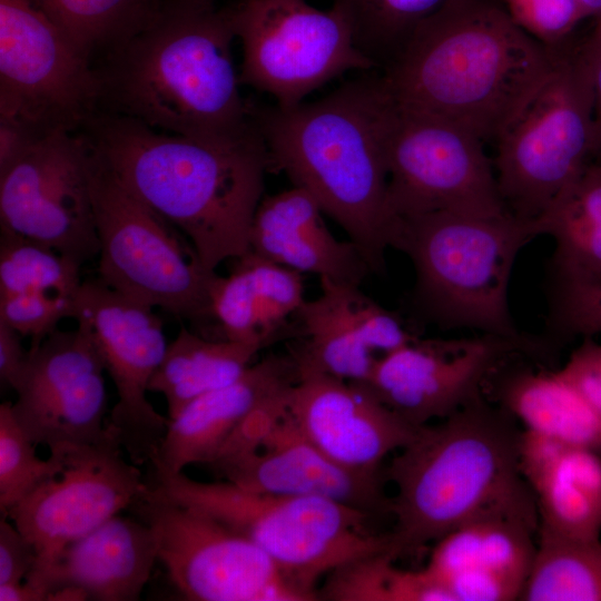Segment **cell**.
Instances as JSON below:
<instances>
[{"label":"cell","mask_w":601,"mask_h":601,"mask_svg":"<svg viewBox=\"0 0 601 601\" xmlns=\"http://www.w3.org/2000/svg\"><path fill=\"white\" fill-rule=\"evenodd\" d=\"M83 128L115 176L188 237L207 270L249 250L269 171L256 125L238 138L197 139L96 112Z\"/></svg>","instance_id":"6da1fadb"},{"label":"cell","mask_w":601,"mask_h":601,"mask_svg":"<svg viewBox=\"0 0 601 601\" xmlns=\"http://www.w3.org/2000/svg\"><path fill=\"white\" fill-rule=\"evenodd\" d=\"M392 107L382 73L364 71L318 100L256 106L269 171L311 194L364 255L385 267L397 220L388 203L386 131Z\"/></svg>","instance_id":"7a4b0ae2"},{"label":"cell","mask_w":601,"mask_h":601,"mask_svg":"<svg viewBox=\"0 0 601 601\" xmlns=\"http://www.w3.org/2000/svg\"><path fill=\"white\" fill-rule=\"evenodd\" d=\"M229 7L161 0L152 18L107 52L100 101L156 130L230 139L255 129L240 93Z\"/></svg>","instance_id":"3957f363"},{"label":"cell","mask_w":601,"mask_h":601,"mask_svg":"<svg viewBox=\"0 0 601 601\" xmlns=\"http://www.w3.org/2000/svg\"><path fill=\"white\" fill-rule=\"evenodd\" d=\"M521 431L502 406L481 395L434 425L418 426L384 472L395 486L388 533L395 559L489 518L539 528L532 491L519 462Z\"/></svg>","instance_id":"277c9868"},{"label":"cell","mask_w":601,"mask_h":601,"mask_svg":"<svg viewBox=\"0 0 601 601\" xmlns=\"http://www.w3.org/2000/svg\"><path fill=\"white\" fill-rule=\"evenodd\" d=\"M552 62L501 0H459L421 23L381 73L398 105L453 120L486 144L496 140Z\"/></svg>","instance_id":"5b68a950"},{"label":"cell","mask_w":601,"mask_h":601,"mask_svg":"<svg viewBox=\"0 0 601 601\" xmlns=\"http://www.w3.org/2000/svg\"><path fill=\"white\" fill-rule=\"evenodd\" d=\"M536 236L533 224L509 213L441 211L398 219L391 248L413 264L412 302L424 321L499 336L534 354L544 345L518 329L509 285L520 250Z\"/></svg>","instance_id":"8992f818"},{"label":"cell","mask_w":601,"mask_h":601,"mask_svg":"<svg viewBox=\"0 0 601 601\" xmlns=\"http://www.w3.org/2000/svg\"><path fill=\"white\" fill-rule=\"evenodd\" d=\"M150 486L252 541L313 600L326 573L362 556L391 553L390 535L367 529L371 514L324 497L255 492L228 481H196L183 472Z\"/></svg>","instance_id":"52a82bcc"},{"label":"cell","mask_w":601,"mask_h":601,"mask_svg":"<svg viewBox=\"0 0 601 601\" xmlns=\"http://www.w3.org/2000/svg\"><path fill=\"white\" fill-rule=\"evenodd\" d=\"M90 146L98 278L124 296L188 321L194 332L216 339L211 288L218 274L207 270L194 246L180 238L179 229L126 188L91 141Z\"/></svg>","instance_id":"ba28073f"},{"label":"cell","mask_w":601,"mask_h":601,"mask_svg":"<svg viewBox=\"0 0 601 601\" xmlns=\"http://www.w3.org/2000/svg\"><path fill=\"white\" fill-rule=\"evenodd\" d=\"M552 57L546 76L494 141L503 206L533 225L595 160L592 66L581 45Z\"/></svg>","instance_id":"9c48e42d"},{"label":"cell","mask_w":601,"mask_h":601,"mask_svg":"<svg viewBox=\"0 0 601 601\" xmlns=\"http://www.w3.org/2000/svg\"><path fill=\"white\" fill-rule=\"evenodd\" d=\"M243 48L240 82L283 107L348 71L376 70L356 48L346 18L306 0H237L229 4Z\"/></svg>","instance_id":"30bf717a"},{"label":"cell","mask_w":601,"mask_h":601,"mask_svg":"<svg viewBox=\"0 0 601 601\" xmlns=\"http://www.w3.org/2000/svg\"><path fill=\"white\" fill-rule=\"evenodd\" d=\"M100 96L90 58L32 0H0V118L41 138L76 131Z\"/></svg>","instance_id":"8fae6325"},{"label":"cell","mask_w":601,"mask_h":601,"mask_svg":"<svg viewBox=\"0 0 601 601\" xmlns=\"http://www.w3.org/2000/svg\"><path fill=\"white\" fill-rule=\"evenodd\" d=\"M484 145L469 128L392 98L386 164L395 219L441 211L508 213Z\"/></svg>","instance_id":"7c38bea8"},{"label":"cell","mask_w":601,"mask_h":601,"mask_svg":"<svg viewBox=\"0 0 601 601\" xmlns=\"http://www.w3.org/2000/svg\"><path fill=\"white\" fill-rule=\"evenodd\" d=\"M156 538L158 561L193 601H313L256 544L151 486L130 506Z\"/></svg>","instance_id":"4fadbf2b"},{"label":"cell","mask_w":601,"mask_h":601,"mask_svg":"<svg viewBox=\"0 0 601 601\" xmlns=\"http://www.w3.org/2000/svg\"><path fill=\"white\" fill-rule=\"evenodd\" d=\"M90 151L85 134L60 130L0 174V229L48 245L81 266L97 256Z\"/></svg>","instance_id":"5bb4252c"},{"label":"cell","mask_w":601,"mask_h":601,"mask_svg":"<svg viewBox=\"0 0 601 601\" xmlns=\"http://www.w3.org/2000/svg\"><path fill=\"white\" fill-rule=\"evenodd\" d=\"M154 309L99 278L82 282L76 297L73 319L89 323L118 396L107 428L137 465L151 463L169 424L147 398L168 346Z\"/></svg>","instance_id":"9a60e30c"},{"label":"cell","mask_w":601,"mask_h":601,"mask_svg":"<svg viewBox=\"0 0 601 601\" xmlns=\"http://www.w3.org/2000/svg\"><path fill=\"white\" fill-rule=\"evenodd\" d=\"M56 329L29 348L14 388L13 414L37 445L63 452L101 443L111 436L105 422L107 393L102 358L89 323Z\"/></svg>","instance_id":"2e32d148"},{"label":"cell","mask_w":601,"mask_h":601,"mask_svg":"<svg viewBox=\"0 0 601 601\" xmlns=\"http://www.w3.org/2000/svg\"><path fill=\"white\" fill-rule=\"evenodd\" d=\"M124 452L112 435L63 451L62 466L2 514L33 544L36 564L130 508L148 489Z\"/></svg>","instance_id":"e0dca14e"},{"label":"cell","mask_w":601,"mask_h":601,"mask_svg":"<svg viewBox=\"0 0 601 601\" xmlns=\"http://www.w3.org/2000/svg\"><path fill=\"white\" fill-rule=\"evenodd\" d=\"M518 344L489 334L422 338L382 356L366 385L413 426L443 420L482 395V387Z\"/></svg>","instance_id":"ac0fdd59"},{"label":"cell","mask_w":601,"mask_h":601,"mask_svg":"<svg viewBox=\"0 0 601 601\" xmlns=\"http://www.w3.org/2000/svg\"><path fill=\"white\" fill-rule=\"evenodd\" d=\"M321 295L305 300L294 319L300 341L289 352L298 372L364 383L382 356L420 337L361 286L321 279Z\"/></svg>","instance_id":"d6986e66"},{"label":"cell","mask_w":601,"mask_h":601,"mask_svg":"<svg viewBox=\"0 0 601 601\" xmlns=\"http://www.w3.org/2000/svg\"><path fill=\"white\" fill-rule=\"evenodd\" d=\"M287 410L305 436L352 470L382 473L383 461L415 435L411 425L363 383L302 371L288 388Z\"/></svg>","instance_id":"ffe728a7"},{"label":"cell","mask_w":601,"mask_h":601,"mask_svg":"<svg viewBox=\"0 0 601 601\" xmlns=\"http://www.w3.org/2000/svg\"><path fill=\"white\" fill-rule=\"evenodd\" d=\"M213 470L249 491L324 497L371 515L388 512L384 473L352 470L327 456L293 420L287 400L250 452Z\"/></svg>","instance_id":"44dd1931"},{"label":"cell","mask_w":601,"mask_h":601,"mask_svg":"<svg viewBox=\"0 0 601 601\" xmlns=\"http://www.w3.org/2000/svg\"><path fill=\"white\" fill-rule=\"evenodd\" d=\"M158 561L151 528L120 513L38 563L24 579L48 601L53 591L71 588L87 600L136 601Z\"/></svg>","instance_id":"7402d4cb"},{"label":"cell","mask_w":601,"mask_h":601,"mask_svg":"<svg viewBox=\"0 0 601 601\" xmlns=\"http://www.w3.org/2000/svg\"><path fill=\"white\" fill-rule=\"evenodd\" d=\"M297 380V364L290 352L270 354L250 365L231 384L190 402L176 417L169 418L151 460L156 479L181 473L188 465L211 463L256 406Z\"/></svg>","instance_id":"603a6c76"},{"label":"cell","mask_w":601,"mask_h":601,"mask_svg":"<svg viewBox=\"0 0 601 601\" xmlns=\"http://www.w3.org/2000/svg\"><path fill=\"white\" fill-rule=\"evenodd\" d=\"M324 211L306 190L293 186L263 197L249 231V250L319 279L361 286L372 272L358 247L327 228Z\"/></svg>","instance_id":"cb8c5ba5"},{"label":"cell","mask_w":601,"mask_h":601,"mask_svg":"<svg viewBox=\"0 0 601 601\" xmlns=\"http://www.w3.org/2000/svg\"><path fill=\"white\" fill-rule=\"evenodd\" d=\"M519 462L535 500L538 533L600 539V452L522 430Z\"/></svg>","instance_id":"d4e9b609"},{"label":"cell","mask_w":601,"mask_h":601,"mask_svg":"<svg viewBox=\"0 0 601 601\" xmlns=\"http://www.w3.org/2000/svg\"><path fill=\"white\" fill-rule=\"evenodd\" d=\"M534 228L554 240L549 290L601 288V159L580 173Z\"/></svg>","instance_id":"484cf974"},{"label":"cell","mask_w":601,"mask_h":601,"mask_svg":"<svg viewBox=\"0 0 601 601\" xmlns=\"http://www.w3.org/2000/svg\"><path fill=\"white\" fill-rule=\"evenodd\" d=\"M499 397L523 430L601 453V416L559 371L515 372Z\"/></svg>","instance_id":"4316f807"},{"label":"cell","mask_w":601,"mask_h":601,"mask_svg":"<svg viewBox=\"0 0 601 601\" xmlns=\"http://www.w3.org/2000/svg\"><path fill=\"white\" fill-rule=\"evenodd\" d=\"M262 349L253 344L208 338L181 326L168 344L148 390L166 398L168 416L174 418L194 400L238 380Z\"/></svg>","instance_id":"83f0119b"},{"label":"cell","mask_w":601,"mask_h":601,"mask_svg":"<svg viewBox=\"0 0 601 601\" xmlns=\"http://www.w3.org/2000/svg\"><path fill=\"white\" fill-rule=\"evenodd\" d=\"M536 532L535 525L523 520H477L436 541L425 569L440 583L469 569L497 572L524 583L536 549Z\"/></svg>","instance_id":"f1b7e54d"},{"label":"cell","mask_w":601,"mask_h":601,"mask_svg":"<svg viewBox=\"0 0 601 601\" xmlns=\"http://www.w3.org/2000/svg\"><path fill=\"white\" fill-rule=\"evenodd\" d=\"M538 534L520 600L601 601V539Z\"/></svg>","instance_id":"f546056e"},{"label":"cell","mask_w":601,"mask_h":601,"mask_svg":"<svg viewBox=\"0 0 601 601\" xmlns=\"http://www.w3.org/2000/svg\"><path fill=\"white\" fill-rule=\"evenodd\" d=\"M459 0H332L347 20L356 48L384 71L426 19Z\"/></svg>","instance_id":"4dcf8cb0"},{"label":"cell","mask_w":601,"mask_h":601,"mask_svg":"<svg viewBox=\"0 0 601 601\" xmlns=\"http://www.w3.org/2000/svg\"><path fill=\"white\" fill-rule=\"evenodd\" d=\"M89 58L141 29L161 0H32Z\"/></svg>","instance_id":"1f68e13d"},{"label":"cell","mask_w":601,"mask_h":601,"mask_svg":"<svg viewBox=\"0 0 601 601\" xmlns=\"http://www.w3.org/2000/svg\"><path fill=\"white\" fill-rule=\"evenodd\" d=\"M81 265L55 248L0 229V296L46 293L76 297Z\"/></svg>","instance_id":"d6a6232c"},{"label":"cell","mask_w":601,"mask_h":601,"mask_svg":"<svg viewBox=\"0 0 601 601\" xmlns=\"http://www.w3.org/2000/svg\"><path fill=\"white\" fill-rule=\"evenodd\" d=\"M36 443L18 423L12 402L0 405V510L2 514L63 464L62 452L37 456Z\"/></svg>","instance_id":"836d02e7"},{"label":"cell","mask_w":601,"mask_h":601,"mask_svg":"<svg viewBox=\"0 0 601 601\" xmlns=\"http://www.w3.org/2000/svg\"><path fill=\"white\" fill-rule=\"evenodd\" d=\"M388 552L358 558L331 573L317 590L318 600L333 601H412L413 571L395 568Z\"/></svg>","instance_id":"e575fe53"},{"label":"cell","mask_w":601,"mask_h":601,"mask_svg":"<svg viewBox=\"0 0 601 601\" xmlns=\"http://www.w3.org/2000/svg\"><path fill=\"white\" fill-rule=\"evenodd\" d=\"M246 268L258 308L259 329L267 346L280 337L306 300L303 275L248 250L237 258Z\"/></svg>","instance_id":"d590c367"},{"label":"cell","mask_w":601,"mask_h":601,"mask_svg":"<svg viewBox=\"0 0 601 601\" xmlns=\"http://www.w3.org/2000/svg\"><path fill=\"white\" fill-rule=\"evenodd\" d=\"M228 276H217L211 288L216 339L266 347L259 329L258 308L249 275L236 258Z\"/></svg>","instance_id":"8d00e7d4"},{"label":"cell","mask_w":601,"mask_h":601,"mask_svg":"<svg viewBox=\"0 0 601 601\" xmlns=\"http://www.w3.org/2000/svg\"><path fill=\"white\" fill-rule=\"evenodd\" d=\"M508 14L551 56L571 49L570 39L587 20L578 0H501Z\"/></svg>","instance_id":"74e56055"},{"label":"cell","mask_w":601,"mask_h":601,"mask_svg":"<svg viewBox=\"0 0 601 601\" xmlns=\"http://www.w3.org/2000/svg\"><path fill=\"white\" fill-rule=\"evenodd\" d=\"M76 297L46 293L0 296V323L30 337L31 347L37 346L61 319L75 318Z\"/></svg>","instance_id":"f35d334b"},{"label":"cell","mask_w":601,"mask_h":601,"mask_svg":"<svg viewBox=\"0 0 601 601\" xmlns=\"http://www.w3.org/2000/svg\"><path fill=\"white\" fill-rule=\"evenodd\" d=\"M546 329L555 341L601 334V288L549 292Z\"/></svg>","instance_id":"ab89813d"},{"label":"cell","mask_w":601,"mask_h":601,"mask_svg":"<svg viewBox=\"0 0 601 601\" xmlns=\"http://www.w3.org/2000/svg\"><path fill=\"white\" fill-rule=\"evenodd\" d=\"M453 601L520 600L524 583L518 579L482 569H469L442 580Z\"/></svg>","instance_id":"60d3db41"},{"label":"cell","mask_w":601,"mask_h":601,"mask_svg":"<svg viewBox=\"0 0 601 601\" xmlns=\"http://www.w3.org/2000/svg\"><path fill=\"white\" fill-rule=\"evenodd\" d=\"M558 371L601 416V344L593 336L582 337Z\"/></svg>","instance_id":"b9f144b4"},{"label":"cell","mask_w":601,"mask_h":601,"mask_svg":"<svg viewBox=\"0 0 601 601\" xmlns=\"http://www.w3.org/2000/svg\"><path fill=\"white\" fill-rule=\"evenodd\" d=\"M38 553L29 539L2 515L0 519V584L23 581L33 569Z\"/></svg>","instance_id":"7bdbcfd3"},{"label":"cell","mask_w":601,"mask_h":601,"mask_svg":"<svg viewBox=\"0 0 601 601\" xmlns=\"http://www.w3.org/2000/svg\"><path fill=\"white\" fill-rule=\"evenodd\" d=\"M22 335L0 323V382L14 391L29 358L22 345Z\"/></svg>","instance_id":"ee69618b"},{"label":"cell","mask_w":601,"mask_h":601,"mask_svg":"<svg viewBox=\"0 0 601 601\" xmlns=\"http://www.w3.org/2000/svg\"><path fill=\"white\" fill-rule=\"evenodd\" d=\"M592 66L593 126L595 160L601 159V46L591 57H587Z\"/></svg>","instance_id":"f6af8a7d"},{"label":"cell","mask_w":601,"mask_h":601,"mask_svg":"<svg viewBox=\"0 0 601 601\" xmlns=\"http://www.w3.org/2000/svg\"><path fill=\"white\" fill-rule=\"evenodd\" d=\"M585 19L592 21V31L583 42L585 51L592 56L601 46V0H578Z\"/></svg>","instance_id":"bcb514c9"}]
</instances>
